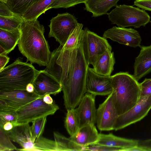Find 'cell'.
Returning a JSON list of instances; mask_svg holds the SVG:
<instances>
[{
  "mask_svg": "<svg viewBox=\"0 0 151 151\" xmlns=\"http://www.w3.org/2000/svg\"><path fill=\"white\" fill-rule=\"evenodd\" d=\"M111 76L113 99L118 115L132 109L140 97V83L127 72H121Z\"/></svg>",
  "mask_w": 151,
  "mask_h": 151,
  "instance_id": "3957f363",
  "label": "cell"
},
{
  "mask_svg": "<svg viewBox=\"0 0 151 151\" xmlns=\"http://www.w3.org/2000/svg\"><path fill=\"white\" fill-rule=\"evenodd\" d=\"M19 50L27 61L40 66H47L51 53L47 41L44 35V26L37 19L24 20L20 27Z\"/></svg>",
  "mask_w": 151,
  "mask_h": 151,
  "instance_id": "7a4b0ae2",
  "label": "cell"
},
{
  "mask_svg": "<svg viewBox=\"0 0 151 151\" xmlns=\"http://www.w3.org/2000/svg\"><path fill=\"white\" fill-rule=\"evenodd\" d=\"M118 116L112 92L96 109V123L98 129L101 131L114 130Z\"/></svg>",
  "mask_w": 151,
  "mask_h": 151,
  "instance_id": "30bf717a",
  "label": "cell"
},
{
  "mask_svg": "<svg viewBox=\"0 0 151 151\" xmlns=\"http://www.w3.org/2000/svg\"><path fill=\"white\" fill-rule=\"evenodd\" d=\"M50 94H46L43 97V101L46 104H51L53 102V100Z\"/></svg>",
  "mask_w": 151,
  "mask_h": 151,
  "instance_id": "ab89813d",
  "label": "cell"
},
{
  "mask_svg": "<svg viewBox=\"0 0 151 151\" xmlns=\"http://www.w3.org/2000/svg\"><path fill=\"white\" fill-rule=\"evenodd\" d=\"M103 37L107 39L133 47H139L142 41L138 31L132 28L114 26L105 31Z\"/></svg>",
  "mask_w": 151,
  "mask_h": 151,
  "instance_id": "7c38bea8",
  "label": "cell"
},
{
  "mask_svg": "<svg viewBox=\"0 0 151 151\" xmlns=\"http://www.w3.org/2000/svg\"><path fill=\"white\" fill-rule=\"evenodd\" d=\"M55 0H40L30 7L22 17L24 20L38 19L42 13L47 11V7Z\"/></svg>",
  "mask_w": 151,
  "mask_h": 151,
  "instance_id": "cb8c5ba5",
  "label": "cell"
},
{
  "mask_svg": "<svg viewBox=\"0 0 151 151\" xmlns=\"http://www.w3.org/2000/svg\"><path fill=\"white\" fill-rule=\"evenodd\" d=\"M107 14L111 23L119 27L139 28L151 22L150 16L145 10L125 4L117 5Z\"/></svg>",
  "mask_w": 151,
  "mask_h": 151,
  "instance_id": "5b68a950",
  "label": "cell"
},
{
  "mask_svg": "<svg viewBox=\"0 0 151 151\" xmlns=\"http://www.w3.org/2000/svg\"><path fill=\"white\" fill-rule=\"evenodd\" d=\"M40 0H8L6 3L15 14L22 17L32 5Z\"/></svg>",
  "mask_w": 151,
  "mask_h": 151,
  "instance_id": "484cf974",
  "label": "cell"
},
{
  "mask_svg": "<svg viewBox=\"0 0 151 151\" xmlns=\"http://www.w3.org/2000/svg\"><path fill=\"white\" fill-rule=\"evenodd\" d=\"M16 14L12 11L6 3L0 1V16L11 17Z\"/></svg>",
  "mask_w": 151,
  "mask_h": 151,
  "instance_id": "e575fe53",
  "label": "cell"
},
{
  "mask_svg": "<svg viewBox=\"0 0 151 151\" xmlns=\"http://www.w3.org/2000/svg\"><path fill=\"white\" fill-rule=\"evenodd\" d=\"M1 54L6 55V51L3 48L0 46V55Z\"/></svg>",
  "mask_w": 151,
  "mask_h": 151,
  "instance_id": "7bdbcfd3",
  "label": "cell"
},
{
  "mask_svg": "<svg viewBox=\"0 0 151 151\" xmlns=\"http://www.w3.org/2000/svg\"><path fill=\"white\" fill-rule=\"evenodd\" d=\"M8 0H0V1H2L6 3Z\"/></svg>",
  "mask_w": 151,
  "mask_h": 151,
  "instance_id": "ee69618b",
  "label": "cell"
},
{
  "mask_svg": "<svg viewBox=\"0 0 151 151\" xmlns=\"http://www.w3.org/2000/svg\"><path fill=\"white\" fill-rule=\"evenodd\" d=\"M22 17L16 14L11 17L0 16V29L12 31L20 28L24 21Z\"/></svg>",
  "mask_w": 151,
  "mask_h": 151,
  "instance_id": "4316f807",
  "label": "cell"
},
{
  "mask_svg": "<svg viewBox=\"0 0 151 151\" xmlns=\"http://www.w3.org/2000/svg\"><path fill=\"white\" fill-rule=\"evenodd\" d=\"M139 47L140 53L135 59L133 75L137 81L151 71V45Z\"/></svg>",
  "mask_w": 151,
  "mask_h": 151,
  "instance_id": "e0dca14e",
  "label": "cell"
},
{
  "mask_svg": "<svg viewBox=\"0 0 151 151\" xmlns=\"http://www.w3.org/2000/svg\"><path fill=\"white\" fill-rule=\"evenodd\" d=\"M43 97L35 100L16 110L18 125L53 115L59 109V106L54 103L51 104L45 103L43 101Z\"/></svg>",
  "mask_w": 151,
  "mask_h": 151,
  "instance_id": "8992f818",
  "label": "cell"
},
{
  "mask_svg": "<svg viewBox=\"0 0 151 151\" xmlns=\"http://www.w3.org/2000/svg\"><path fill=\"white\" fill-rule=\"evenodd\" d=\"M17 116L16 110H9L0 111V127H2L7 122H10L14 127L18 125L17 121Z\"/></svg>",
  "mask_w": 151,
  "mask_h": 151,
  "instance_id": "f1b7e54d",
  "label": "cell"
},
{
  "mask_svg": "<svg viewBox=\"0 0 151 151\" xmlns=\"http://www.w3.org/2000/svg\"><path fill=\"white\" fill-rule=\"evenodd\" d=\"M49 37H53L63 46L78 22L73 15L66 12L58 14L50 20Z\"/></svg>",
  "mask_w": 151,
  "mask_h": 151,
  "instance_id": "52a82bcc",
  "label": "cell"
},
{
  "mask_svg": "<svg viewBox=\"0 0 151 151\" xmlns=\"http://www.w3.org/2000/svg\"><path fill=\"white\" fill-rule=\"evenodd\" d=\"M140 85V97L151 95V78H145Z\"/></svg>",
  "mask_w": 151,
  "mask_h": 151,
  "instance_id": "836d02e7",
  "label": "cell"
},
{
  "mask_svg": "<svg viewBox=\"0 0 151 151\" xmlns=\"http://www.w3.org/2000/svg\"><path fill=\"white\" fill-rule=\"evenodd\" d=\"M69 138L77 145L85 147L94 145L98 140L99 134L94 124H89L79 128Z\"/></svg>",
  "mask_w": 151,
  "mask_h": 151,
  "instance_id": "ac0fdd59",
  "label": "cell"
},
{
  "mask_svg": "<svg viewBox=\"0 0 151 151\" xmlns=\"http://www.w3.org/2000/svg\"><path fill=\"white\" fill-rule=\"evenodd\" d=\"M139 140L119 137L110 133L99 134V138L94 145H101L122 148L126 151L129 148L137 146Z\"/></svg>",
  "mask_w": 151,
  "mask_h": 151,
  "instance_id": "d6986e66",
  "label": "cell"
},
{
  "mask_svg": "<svg viewBox=\"0 0 151 151\" xmlns=\"http://www.w3.org/2000/svg\"><path fill=\"white\" fill-rule=\"evenodd\" d=\"M88 0H55L47 8V10L52 8H68L80 3H85Z\"/></svg>",
  "mask_w": 151,
  "mask_h": 151,
  "instance_id": "4dcf8cb0",
  "label": "cell"
},
{
  "mask_svg": "<svg viewBox=\"0 0 151 151\" xmlns=\"http://www.w3.org/2000/svg\"><path fill=\"white\" fill-rule=\"evenodd\" d=\"M54 140L48 139L47 147L49 151H83V147L79 146L57 132H54Z\"/></svg>",
  "mask_w": 151,
  "mask_h": 151,
  "instance_id": "44dd1931",
  "label": "cell"
},
{
  "mask_svg": "<svg viewBox=\"0 0 151 151\" xmlns=\"http://www.w3.org/2000/svg\"><path fill=\"white\" fill-rule=\"evenodd\" d=\"M11 140L7 132L0 127V151L17 150Z\"/></svg>",
  "mask_w": 151,
  "mask_h": 151,
  "instance_id": "83f0119b",
  "label": "cell"
},
{
  "mask_svg": "<svg viewBox=\"0 0 151 151\" xmlns=\"http://www.w3.org/2000/svg\"><path fill=\"white\" fill-rule=\"evenodd\" d=\"M83 33L84 29L72 49H64L60 45L54 50L45 69L61 84L67 110L75 109L86 92V78L89 65L83 51Z\"/></svg>",
  "mask_w": 151,
  "mask_h": 151,
  "instance_id": "6da1fadb",
  "label": "cell"
},
{
  "mask_svg": "<svg viewBox=\"0 0 151 151\" xmlns=\"http://www.w3.org/2000/svg\"><path fill=\"white\" fill-rule=\"evenodd\" d=\"M95 97L96 96L90 93H86L78 107L76 109L79 120V128L88 124H95L96 123Z\"/></svg>",
  "mask_w": 151,
  "mask_h": 151,
  "instance_id": "9a60e30c",
  "label": "cell"
},
{
  "mask_svg": "<svg viewBox=\"0 0 151 151\" xmlns=\"http://www.w3.org/2000/svg\"><path fill=\"white\" fill-rule=\"evenodd\" d=\"M119 0H88L85 3V10L96 17L107 14L112 7L117 5Z\"/></svg>",
  "mask_w": 151,
  "mask_h": 151,
  "instance_id": "7402d4cb",
  "label": "cell"
},
{
  "mask_svg": "<svg viewBox=\"0 0 151 151\" xmlns=\"http://www.w3.org/2000/svg\"><path fill=\"white\" fill-rule=\"evenodd\" d=\"M137 146L145 151H151V138L142 140H139Z\"/></svg>",
  "mask_w": 151,
  "mask_h": 151,
  "instance_id": "8d00e7d4",
  "label": "cell"
},
{
  "mask_svg": "<svg viewBox=\"0 0 151 151\" xmlns=\"http://www.w3.org/2000/svg\"><path fill=\"white\" fill-rule=\"evenodd\" d=\"M14 127L13 124L12 122H7L4 124L2 128L5 131H9L12 129Z\"/></svg>",
  "mask_w": 151,
  "mask_h": 151,
  "instance_id": "f35d334b",
  "label": "cell"
},
{
  "mask_svg": "<svg viewBox=\"0 0 151 151\" xmlns=\"http://www.w3.org/2000/svg\"><path fill=\"white\" fill-rule=\"evenodd\" d=\"M47 117L39 118L33 121L31 126L32 132L35 139L42 136L47 122Z\"/></svg>",
  "mask_w": 151,
  "mask_h": 151,
  "instance_id": "f546056e",
  "label": "cell"
},
{
  "mask_svg": "<svg viewBox=\"0 0 151 151\" xmlns=\"http://www.w3.org/2000/svg\"><path fill=\"white\" fill-rule=\"evenodd\" d=\"M134 5L143 9L151 11V0H135Z\"/></svg>",
  "mask_w": 151,
  "mask_h": 151,
  "instance_id": "d590c367",
  "label": "cell"
},
{
  "mask_svg": "<svg viewBox=\"0 0 151 151\" xmlns=\"http://www.w3.org/2000/svg\"><path fill=\"white\" fill-rule=\"evenodd\" d=\"M111 50V49H107L97 59L93 66V69L97 74L111 76L115 63L114 52Z\"/></svg>",
  "mask_w": 151,
  "mask_h": 151,
  "instance_id": "ffe728a7",
  "label": "cell"
},
{
  "mask_svg": "<svg viewBox=\"0 0 151 151\" xmlns=\"http://www.w3.org/2000/svg\"><path fill=\"white\" fill-rule=\"evenodd\" d=\"M83 51L88 64L93 66L98 57L107 49L112 50L106 39L101 37L87 28L84 29Z\"/></svg>",
  "mask_w": 151,
  "mask_h": 151,
  "instance_id": "ba28073f",
  "label": "cell"
},
{
  "mask_svg": "<svg viewBox=\"0 0 151 151\" xmlns=\"http://www.w3.org/2000/svg\"><path fill=\"white\" fill-rule=\"evenodd\" d=\"M39 71L32 64L17 59L0 70V91L26 89Z\"/></svg>",
  "mask_w": 151,
  "mask_h": 151,
  "instance_id": "277c9868",
  "label": "cell"
},
{
  "mask_svg": "<svg viewBox=\"0 0 151 151\" xmlns=\"http://www.w3.org/2000/svg\"><path fill=\"white\" fill-rule=\"evenodd\" d=\"M65 126L70 136L75 134L78 130L79 122L76 108L67 109Z\"/></svg>",
  "mask_w": 151,
  "mask_h": 151,
  "instance_id": "d4e9b609",
  "label": "cell"
},
{
  "mask_svg": "<svg viewBox=\"0 0 151 151\" xmlns=\"http://www.w3.org/2000/svg\"><path fill=\"white\" fill-rule=\"evenodd\" d=\"M9 59L6 55H0V70L5 67L9 62Z\"/></svg>",
  "mask_w": 151,
  "mask_h": 151,
  "instance_id": "74e56055",
  "label": "cell"
},
{
  "mask_svg": "<svg viewBox=\"0 0 151 151\" xmlns=\"http://www.w3.org/2000/svg\"><path fill=\"white\" fill-rule=\"evenodd\" d=\"M83 24L78 23L77 25L71 34L65 45L63 47L64 49H70L73 47L78 40L82 29Z\"/></svg>",
  "mask_w": 151,
  "mask_h": 151,
  "instance_id": "1f68e13d",
  "label": "cell"
},
{
  "mask_svg": "<svg viewBox=\"0 0 151 151\" xmlns=\"http://www.w3.org/2000/svg\"><path fill=\"white\" fill-rule=\"evenodd\" d=\"M145 151L142 148L136 146L129 148L126 151Z\"/></svg>",
  "mask_w": 151,
  "mask_h": 151,
  "instance_id": "b9f144b4",
  "label": "cell"
},
{
  "mask_svg": "<svg viewBox=\"0 0 151 151\" xmlns=\"http://www.w3.org/2000/svg\"><path fill=\"white\" fill-rule=\"evenodd\" d=\"M10 139L19 144L22 149L20 151H35L36 140L32 134L29 123L15 126L11 130L6 131Z\"/></svg>",
  "mask_w": 151,
  "mask_h": 151,
  "instance_id": "2e32d148",
  "label": "cell"
},
{
  "mask_svg": "<svg viewBox=\"0 0 151 151\" xmlns=\"http://www.w3.org/2000/svg\"><path fill=\"white\" fill-rule=\"evenodd\" d=\"M26 90L27 91L30 93H32L34 92V87L32 83L28 84L26 87Z\"/></svg>",
  "mask_w": 151,
  "mask_h": 151,
  "instance_id": "60d3db41",
  "label": "cell"
},
{
  "mask_svg": "<svg viewBox=\"0 0 151 151\" xmlns=\"http://www.w3.org/2000/svg\"><path fill=\"white\" fill-rule=\"evenodd\" d=\"M32 83L34 92L39 95H56L62 91V86L58 80L45 69L39 71Z\"/></svg>",
  "mask_w": 151,
  "mask_h": 151,
  "instance_id": "4fadbf2b",
  "label": "cell"
},
{
  "mask_svg": "<svg viewBox=\"0 0 151 151\" xmlns=\"http://www.w3.org/2000/svg\"><path fill=\"white\" fill-rule=\"evenodd\" d=\"M43 96L39 95L35 92L29 93L26 89L0 91V99L16 110Z\"/></svg>",
  "mask_w": 151,
  "mask_h": 151,
  "instance_id": "5bb4252c",
  "label": "cell"
},
{
  "mask_svg": "<svg viewBox=\"0 0 151 151\" xmlns=\"http://www.w3.org/2000/svg\"><path fill=\"white\" fill-rule=\"evenodd\" d=\"M151 109V95L140 97L136 105L126 113L119 116L114 127L117 131L140 121Z\"/></svg>",
  "mask_w": 151,
  "mask_h": 151,
  "instance_id": "9c48e42d",
  "label": "cell"
},
{
  "mask_svg": "<svg viewBox=\"0 0 151 151\" xmlns=\"http://www.w3.org/2000/svg\"><path fill=\"white\" fill-rule=\"evenodd\" d=\"M20 36V28L12 31L0 29V46L5 50L6 55L14 49L18 44Z\"/></svg>",
  "mask_w": 151,
  "mask_h": 151,
  "instance_id": "603a6c76",
  "label": "cell"
},
{
  "mask_svg": "<svg viewBox=\"0 0 151 151\" xmlns=\"http://www.w3.org/2000/svg\"><path fill=\"white\" fill-rule=\"evenodd\" d=\"M111 76H105L96 73L89 67L86 78V92L95 96H106L113 91Z\"/></svg>",
  "mask_w": 151,
  "mask_h": 151,
  "instance_id": "8fae6325",
  "label": "cell"
},
{
  "mask_svg": "<svg viewBox=\"0 0 151 151\" xmlns=\"http://www.w3.org/2000/svg\"><path fill=\"white\" fill-rule=\"evenodd\" d=\"M123 151L122 148L101 145H94L91 146L83 147V151Z\"/></svg>",
  "mask_w": 151,
  "mask_h": 151,
  "instance_id": "d6a6232c",
  "label": "cell"
}]
</instances>
